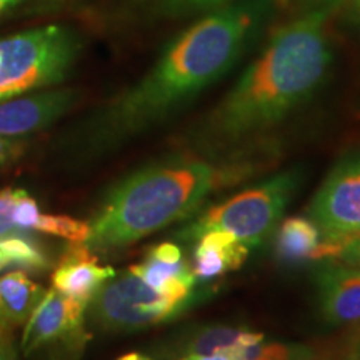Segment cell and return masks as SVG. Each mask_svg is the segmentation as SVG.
Returning <instances> with one entry per match:
<instances>
[{"label": "cell", "mask_w": 360, "mask_h": 360, "mask_svg": "<svg viewBox=\"0 0 360 360\" xmlns=\"http://www.w3.org/2000/svg\"><path fill=\"white\" fill-rule=\"evenodd\" d=\"M44 294L42 287L24 270L0 276V337L24 326Z\"/></svg>", "instance_id": "cell-14"}, {"label": "cell", "mask_w": 360, "mask_h": 360, "mask_svg": "<svg viewBox=\"0 0 360 360\" xmlns=\"http://www.w3.org/2000/svg\"><path fill=\"white\" fill-rule=\"evenodd\" d=\"M332 17L297 13L272 30L232 87L193 125L188 143L205 154L244 147L312 101L334 64Z\"/></svg>", "instance_id": "cell-2"}, {"label": "cell", "mask_w": 360, "mask_h": 360, "mask_svg": "<svg viewBox=\"0 0 360 360\" xmlns=\"http://www.w3.org/2000/svg\"><path fill=\"white\" fill-rule=\"evenodd\" d=\"M87 304L51 287L25 322L22 352L29 360H79L89 342Z\"/></svg>", "instance_id": "cell-7"}, {"label": "cell", "mask_w": 360, "mask_h": 360, "mask_svg": "<svg viewBox=\"0 0 360 360\" xmlns=\"http://www.w3.org/2000/svg\"><path fill=\"white\" fill-rule=\"evenodd\" d=\"M282 0H236L179 30L146 74L85 122L82 148L103 154L177 117L236 69L264 37Z\"/></svg>", "instance_id": "cell-1"}, {"label": "cell", "mask_w": 360, "mask_h": 360, "mask_svg": "<svg viewBox=\"0 0 360 360\" xmlns=\"http://www.w3.org/2000/svg\"><path fill=\"white\" fill-rule=\"evenodd\" d=\"M334 260L350 265V267L360 269V232L337 242V254Z\"/></svg>", "instance_id": "cell-23"}, {"label": "cell", "mask_w": 360, "mask_h": 360, "mask_svg": "<svg viewBox=\"0 0 360 360\" xmlns=\"http://www.w3.org/2000/svg\"><path fill=\"white\" fill-rule=\"evenodd\" d=\"M130 270L155 290L169 297H175V299H191V297L204 294L197 290L199 282L186 260L179 264H167L147 254L141 264L132 265Z\"/></svg>", "instance_id": "cell-16"}, {"label": "cell", "mask_w": 360, "mask_h": 360, "mask_svg": "<svg viewBox=\"0 0 360 360\" xmlns=\"http://www.w3.org/2000/svg\"><path fill=\"white\" fill-rule=\"evenodd\" d=\"M115 274L109 265L98 262L94 250L85 244H70L53 270L52 287L60 294L89 305L98 289Z\"/></svg>", "instance_id": "cell-11"}, {"label": "cell", "mask_w": 360, "mask_h": 360, "mask_svg": "<svg viewBox=\"0 0 360 360\" xmlns=\"http://www.w3.org/2000/svg\"><path fill=\"white\" fill-rule=\"evenodd\" d=\"M317 304L328 327L360 323V269L340 262L322 265L315 274Z\"/></svg>", "instance_id": "cell-10"}, {"label": "cell", "mask_w": 360, "mask_h": 360, "mask_svg": "<svg viewBox=\"0 0 360 360\" xmlns=\"http://www.w3.org/2000/svg\"><path fill=\"white\" fill-rule=\"evenodd\" d=\"M0 360H2V354H0Z\"/></svg>", "instance_id": "cell-32"}, {"label": "cell", "mask_w": 360, "mask_h": 360, "mask_svg": "<svg viewBox=\"0 0 360 360\" xmlns=\"http://www.w3.org/2000/svg\"><path fill=\"white\" fill-rule=\"evenodd\" d=\"M177 360H231L227 355L215 354V355H184V357H179Z\"/></svg>", "instance_id": "cell-27"}, {"label": "cell", "mask_w": 360, "mask_h": 360, "mask_svg": "<svg viewBox=\"0 0 360 360\" xmlns=\"http://www.w3.org/2000/svg\"><path fill=\"white\" fill-rule=\"evenodd\" d=\"M202 295L191 299L169 297L129 269L103 283L90 300L87 310L103 330L135 332L174 321L187 312Z\"/></svg>", "instance_id": "cell-6"}, {"label": "cell", "mask_w": 360, "mask_h": 360, "mask_svg": "<svg viewBox=\"0 0 360 360\" xmlns=\"http://www.w3.org/2000/svg\"><path fill=\"white\" fill-rule=\"evenodd\" d=\"M337 22L347 32H360V0H344L335 12Z\"/></svg>", "instance_id": "cell-24"}, {"label": "cell", "mask_w": 360, "mask_h": 360, "mask_svg": "<svg viewBox=\"0 0 360 360\" xmlns=\"http://www.w3.org/2000/svg\"><path fill=\"white\" fill-rule=\"evenodd\" d=\"M236 0H125L127 12L143 22L195 20Z\"/></svg>", "instance_id": "cell-17"}, {"label": "cell", "mask_w": 360, "mask_h": 360, "mask_svg": "<svg viewBox=\"0 0 360 360\" xmlns=\"http://www.w3.org/2000/svg\"><path fill=\"white\" fill-rule=\"evenodd\" d=\"M20 188H2L0 191V238L19 231L15 225V205Z\"/></svg>", "instance_id": "cell-21"}, {"label": "cell", "mask_w": 360, "mask_h": 360, "mask_svg": "<svg viewBox=\"0 0 360 360\" xmlns=\"http://www.w3.org/2000/svg\"><path fill=\"white\" fill-rule=\"evenodd\" d=\"M80 47L75 30L53 24L0 40V102L60 84Z\"/></svg>", "instance_id": "cell-5"}, {"label": "cell", "mask_w": 360, "mask_h": 360, "mask_svg": "<svg viewBox=\"0 0 360 360\" xmlns=\"http://www.w3.org/2000/svg\"><path fill=\"white\" fill-rule=\"evenodd\" d=\"M264 340V335L259 332H252L247 327L224 326V323H212V326H197L188 330L180 332L170 340L167 354L179 355H231L236 350L257 344Z\"/></svg>", "instance_id": "cell-12"}, {"label": "cell", "mask_w": 360, "mask_h": 360, "mask_svg": "<svg viewBox=\"0 0 360 360\" xmlns=\"http://www.w3.org/2000/svg\"><path fill=\"white\" fill-rule=\"evenodd\" d=\"M77 102L70 89H51L0 102V137H24L62 119Z\"/></svg>", "instance_id": "cell-9"}, {"label": "cell", "mask_w": 360, "mask_h": 360, "mask_svg": "<svg viewBox=\"0 0 360 360\" xmlns=\"http://www.w3.org/2000/svg\"><path fill=\"white\" fill-rule=\"evenodd\" d=\"M287 4L294 13H307V12H327L335 15L344 0H282V6Z\"/></svg>", "instance_id": "cell-22"}, {"label": "cell", "mask_w": 360, "mask_h": 360, "mask_svg": "<svg viewBox=\"0 0 360 360\" xmlns=\"http://www.w3.org/2000/svg\"><path fill=\"white\" fill-rule=\"evenodd\" d=\"M307 217L328 242L360 232V154L345 155L330 169L310 200Z\"/></svg>", "instance_id": "cell-8"}, {"label": "cell", "mask_w": 360, "mask_h": 360, "mask_svg": "<svg viewBox=\"0 0 360 360\" xmlns=\"http://www.w3.org/2000/svg\"><path fill=\"white\" fill-rule=\"evenodd\" d=\"M117 360H154V359H150L148 355H143V354H139V352H130V354L122 355V357L117 359Z\"/></svg>", "instance_id": "cell-28"}, {"label": "cell", "mask_w": 360, "mask_h": 360, "mask_svg": "<svg viewBox=\"0 0 360 360\" xmlns=\"http://www.w3.org/2000/svg\"><path fill=\"white\" fill-rule=\"evenodd\" d=\"M231 360H315L314 350L300 344L260 340L229 355Z\"/></svg>", "instance_id": "cell-19"}, {"label": "cell", "mask_w": 360, "mask_h": 360, "mask_svg": "<svg viewBox=\"0 0 360 360\" xmlns=\"http://www.w3.org/2000/svg\"><path fill=\"white\" fill-rule=\"evenodd\" d=\"M254 172L244 159L172 154L143 165L110 188L90 219V250L122 249L199 212L220 188Z\"/></svg>", "instance_id": "cell-3"}, {"label": "cell", "mask_w": 360, "mask_h": 360, "mask_svg": "<svg viewBox=\"0 0 360 360\" xmlns=\"http://www.w3.org/2000/svg\"><path fill=\"white\" fill-rule=\"evenodd\" d=\"M147 254L150 255V257L167 264H179L184 260L182 250H180V247L177 244H174V242H164V244L154 245Z\"/></svg>", "instance_id": "cell-25"}, {"label": "cell", "mask_w": 360, "mask_h": 360, "mask_svg": "<svg viewBox=\"0 0 360 360\" xmlns=\"http://www.w3.org/2000/svg\"><path fill=\"white\" fill-rule=\"evenodd\" d=\"M19 2H22V0H8V6H17V4H19Z\"/></svg>", "instance_id": "cell-31"}, {"label": "cell", "mask_w": 360, "mask_h": 360, "mask_svg": "<svg viewBox=\"0 0 360 360\" xmlns=\"http://www.w3.org/2000/svg\"><path fill=\"white\" fill-rule=\"evenodd\" d=\"M15 225L19 231L49 233V236L65 238L70 244H85L90 233L89 222L69 217V215L42 212L37 202L22 188L15 205Z\"/></svg>", "instance_id": "cell-15"}, {"label": "cell", "mask_w": 360, "mask_h": 360, "mask_svg": "<svg viewBox=\"0 0 360 360\" xmlns=\"http://www.w3.org/2000/svg\"><path fill=\"white\" fill-rule=\"evenodd\" d=\"M8 265H12L11 260H8V257H7L6 254H4V252H0V270H4L6 267H8Z\"/></svg>", "instance_id": "cell-29"}, {"label": "cell", "mask_w": 360, "mask_h": 360, "mask_svg": "<svg viewBox=\"0 0 360 360\" xmlns=\"http://www.w3.org/2000/svg\"><path fill=\"white\" fill-rule=\"evenodd\" d=\"M352 360H360V337L352 349Z\"/></svg>", "instance_id": "cell-30"}, {"label": "cell", "mask_w": 360, "mask_h": 360, "mask_svg": "<svg viewBox=\"0 0 360 360\" xmlns=\"http://www.w3.org/2000/svg\"><path fill=\"white\" fill-rule=\"evenodd\" d=\"M250 249L232 233L224 231L205 232L195 240L192 272L197 282H210L224 274L238 270L249 257Z\"/></svg>", "instance_id": "cell-13"}, {"label": "cell", "mask_w": 360, "mask_h": 360, "mask_svg": "<svg viewBox=\"0 0 360 360\" xmlns=\"http://www.w3.org/2000/svg\"><path fill=\"white\" fill-rule=\"evenodd\" d=\"M304 182L302 169L292 167L267 177L231 199L209 207L184 225L175 237L195 242L205 232L224 231L236 236L249 249L262 245L277 227Z\"/></svg>", "instance_id": "cell-4"}, {"label": "cell", "mask_w": 360, "mask_h": 360, "mask_svg": "<svg viewBox=\"0 0 360 360\" xmlns=\"http://www.w3.org/2000/svg\"><path fill=\"white\" fill-rule=\"evenodd\" d=\"M0 252L7 255L12 265H20L24 269L42 270L49 265L47 255L39 249L37 244L24 236H8L0 238Z\"/></svg>", "instance_id": "cell-20"}, {"label": "cell", "mask_w": 360, "mask_h": 360, "mask_svg": "<svg viewBox=\"0 0 360 360\" xmlns=\"http://www.w3.org/2000/svg\"><path fill=\"white\" fill-rule=\"evenodd\" d=\"M22 146L17 141L8 137H0V165L7 164L20 152Z\"/></svg>", "instance_id": "cell-26"}, {"label": "cell", "mask_w": 360, "mask_h": 360, "mask_svg": "<svg viewBox=\"0 0 360 360\" xmlns=\"http://www.w3.org/2000/svg\"><path fill=\"white\" fill-rule=\"evenodd\" d=\"M321 242L322 233L309 217H289L278 224L274 249L281 262L299 265L314 259Z\"/></svg>", "instance_id": "cell-18"}]
</instances>
